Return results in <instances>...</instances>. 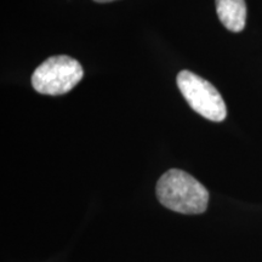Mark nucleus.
I'll list each match as a JSON object with an SVG mask.
<instances>
[{
    "instance_id": "obj_1",
    "label": "nucleus",
    "mask_w": 262,
    "mask_h": 262,
    "mask_svg": "<svg viewBox=\"0 0 262 262\" xmlns=\"http://www.w3.org/2000/svg\"><path fill=\"white\" fill-rule=\"evenodd\" d=\"M160 204L170 210L186 215L202 214L209 203V192L198 180L183 170L166 171L157 183Z\"/></svg>"
},
{
    "instance_id": "obj_2",
    "label": "nucleus",
    "mask_w": 262,
    "mask_h": 262,
    "mask_svg": "<svg viewBox=\"0 0 262 262\" xmlns=\"http://www.w3.org/2000/svg\"><path fill=\"white\" fill-rule=\"evenodd\" d=\"M84 77L81 64L66 55L52 56L39 66L32 75V85L39 94L58 96L75 88Z\"/></svg>"
},
{
    "instance_id": "obj_3",
    "label": "nucleus",
    "mask_w": 262,
    "mask_h": 262,
    "mask_svg": "<svg viewBox=\"0 0 262 262\" xmlns=\"http://www.w3.org/2000/svg\"><path fill=\"white\" fill-rule=\"evenodd\" d=\"M178 86L193 111L211 122H222L227 110L221 94L208 80L189 71L178 74Z\"/></svg>"
},
{
    "instance_id": "obj_4",
    "label": "nucleus",
    "mask_w": 262,
    "mask_h": 262,
    "mask_svg": "<svg viewBox=\"0 0 262 262\" xmlns=\"http://www.w3.org/2000/svg\"><path fill=\"white\" fill-rule=\"evenodd\" d=\"M216 12L228 31H243L247 22V4L244 0H216Z\"/></svg>"
},
{
    "instance_id": "obj_5",
    "label": "nucleus",
    "mask_w": 262,
    "mask_h": 262,
    "mask_svg": "<svg viewBox=\"0 0 262 262\" xmlns=\"http://www.w3.org/2000/svg\"><path fill=\"white\" fill-rule=\"evenodd\" d=\"M97 3H110V2H116V0H95Z\"/></svg>"
}]
</instances>
